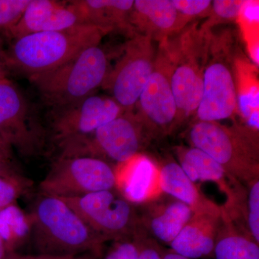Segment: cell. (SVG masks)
<instances>
[{
  "label": "cell",
  "instance_id": "74e56055",
  "mask_svg": "<svg viewBox=\"0 0 259 259\" xmlns=\"http://www.w3.org/2000/svg\"><path fill=\"white\" fill-rule=\"evenodd\" d=\"M163 259H190V258H186V257H185V256H182V255L177 254V253H175V252H174V251H172L171 250H164V252H163Z\"/></svg>",
  "mask_w": 259,
  "mask_h": 259
},
{
  "label": "cell",
  "instance_id": "30bf717a",
  "mask_svg": "<svg viewBox=\"0 0 259 259\" xmlns=\"http://www.w3.org/2000/svg\"><path fill=\"white\" fill-rule=\"evenodd\" d=\"M153 40L134 34L124 46L122 55L108 71L102 87L125 111L132 112L146 86L156 59Z\"/></svg>",
  "mask_w": 259,
  "mask_h": 259
},
{
  "label": "cell",
  "instance_id": "f1b7e54d",
  "mask_svg": "<svg viewBox=\"0 0 259 259\" xmlns=\"http://www.w3.org/2000/svg\"><path fill=\"white\" fill-rule=\"evenodd\" d=\"M246 225L248 233L259 243V179L247 184Z\"/></svg>",
  "mask_w": 259,
  "mask_h": 259
},
{
  "label": "cell",
  "instance_id": "484cf974",
  "mask_svg": "<svg viewBox=\"0 0 259 259\" xmlns=\"http://www.w3.org/2000/svg\"><path fill=\"white\" fill-rule=\"evenodd\" d=\"M30 185L31 182L22 175L0 177V212L17 202Z\"/></svg>",
  "mask_w": 259,
  "mask_h": 259
},
{
  "label": "cell",
  "instance_id": "52a82bcc",
  "mask_svg": "<svg viewBox=\"0 0 259 259\" xmlns=\"http://www.w3.org/2000/svg\"><path fill=\"white\" fill-rule=\"evenodd\" d=\"M61 199L106 242L133 238L139 228L137 206L116 189Z\"/></svg>",
  "mask_w": 259,
  "mask_h": 259
},
{
  "label": "cell",
  "instance_id": "4dcf8cb0",
  "mask_svg": "<svg viewBox=\"0 0 259 259\" xmlns=\"http://www.w3.org/2000/svg\"><path fill=\"white\" fill-rule=\"evenodd\" d=\"M134 238L139 247V259H163L164 249L142 228H137Z\"/></svg>",
  "mask_w": 259,
  "mask_h": 259
},
{
  "label": "cell",
  "instance_id": "cb8c5ba5",
  "mask_svg": "<svg viewBox=\"0 0 259 259\" xmlns=\"http://www.w3.org/2000/svg\"><path fill=\"white\" fill-rule=\"evenodd\" d=\"M32 222L17 202L0 212V237L10 253L17 252L32 236Z\"/></svg>",
  "mask_w": 259,
  "mask_h": 259
},
{
  "label": "cell",
  "instance_id": "603a6c76",
  "mask_svg": "<svg viewBox=\"0 0 259 259\" xmlns=\"http://www.w3.org/2000/svg\"><path fill=\"white\" fill-rule=\"evenodd\" d=\"M237 95V112L245 125L258 131L259 88L258 66L238 57L233 61Z\"/></svg>",
  "mask_w": 259,
  "mask_h": 259
},
{
  "label": "cell",
  "instance_id": "7a4b0ae2",
  "mask_svg": "<svg viewBox=\"0 0 259 259\" xmlns=\"http://www.w3.org/2000/svg\"><path fill=\"white\" fill-rule=\"evenodd\" d=\"M112 32L91 24L56 31L37 32L15 39L5 51L8 70L30 76L56 69L89 48L100 45Z\"/></svg>",
  "mask_w": 259,
  "mask_h": 259
},
{
  "label": "cell",
  "instance_id": "9c48e42d",
  "mask_svg": "<svg viewBox=\"0 0 259 259\" xmlns=\"http://www.w3.org/2000/svg\"><path fill=\"white\" fill-rule=\"evenodd\" d=\"M115 188V166L88 156H59L40 184L42 194L61 198Z\"/></svg>",
  "mask_w": 259,
  "mask_h": 259
},
{
  "label": "cell",
  "instance_id": "d590c367",
  "mask_svg": "<svg viewBox=\"0 0 259 259\" xmlns=\"http://www.w3.org/2000/svg\"><path fill=\"white\" fill-rule=\"evenodd\" d=\"M8 66H7L6 57H5V51L0 47V79L8 76Z\"/></svg>",
  "mask_w": 259,
  "mask_h": 259
},
{
  "label": "cell",
  "instance_id": "277c9868",
  "mask_svg": "<svg viewBox=\"0 0 259 259\" xmlns=\"http://www.w3.org/2000/svg\"><path fill=\"white\" fill-rule=\"evenodd\" d=\"M108 71L106 52L99 45L89 48L56 69L28 78L44 102L56 109L93 95Z\"/></svg>",
  "mask_w": 259,
  "mask_h": 259
},
{
  "label": "cell",
  "instance_id": "8fae6325",
  "mask_svg": "<svg viewBox=\"0 0 259 259\" xmlns=\"http://www.w3.org/2000/svg\"><path fill=\"white\" fill-rule=\"evenodd\" d=\"M171 41L159 42L154 67L140 95L136 117L150 132L170 134L177 125V107L171 86Z\"/></svg>",
  "mask_w": 259,
  "mask_h": 259
},
{
  "label": "cell",
  "instance_id": "4fadbf2b",
  "mask_svg": "<svg viewBox=\"0 0 259 259\" xmlns=\"http://www.w3.org/2000/svg\"><path fill=\"white\" fill-rule=\"evenodd\" d=\"M228 56L209 47L204 72L203 93L196 115L198 121L219 122L237 112L236 82Z\"/></svg>",
  "mask_w": 259,
  "mask_h": 259
},
{
  "label": "cell",
  "instance_id": "8d00e7d4",
  "mask_svg": "<svg viewBox=\"0 0 259 259\" xmlns=\"http://www.w3.org/2000/svg\"><path fill=\"white\" fill-rule=\"evenodd\" d=\"M10 252L7 248L4 241L0 237V259H9Z\"/></svg>",
  "mask_w": 259,
  "mask_h": 259
},
{
  "label": "cell",
  "instance_id": "e575fe53",
  "mask_svg": "<svg viewBox=\"0 0 259 259\" xmlns=\"http://www.w3.org/2000/svg\"><path fill=\"white\" fill-rule=\"evenodd\" d=\"M0 156L13 161V151L0 136Z\"/></svg>",
  "mask_w": 259,
  "mask_h": 259
},
{
  "label": "cell",
  "instance_id": "836d02e7",
  "mask_svg": "<svg viewBox=\"0 0 259 259\" xmlns=\"http://www.w3.org/2000/svg\"><path fill=\"white\" fill-rule=\"evenodd\" d=\"M21 175L14 162L0 156V177L16 176Z\"/></svg>",
  "mask_w": 259,
  "mask_h": 259
},
{
  "label": "cell",
  "instance_id": "e0dca14e",
  "mask_svg": "<svg viewBox=\"0 0 259 259\" xmlns=\"http://www.w3.org/2000/svg\"><path fill=\"white\" fill-rule=\"evenodd\" d=\"M162 195L140 204L139 227L156 241L170 245L194 212L183 202Z\"/></svg>",
  "mask_w": 259,
  "mask_h": 259
},
{
  "label": "cell",
  "instance_id": "83f0119b",
  "mask_svg": "<svg viewBox=\"0 0 259 259\" xmlns=\"http://www.w3.org/2000/svg\"><path fill=\"white\" fill-rule=\"evenodd\" d=\"M30 0H0V35L7 34L22 18Z\"/></svg>",
  "mask_w": 259,
  "mask_h": 259
},
{
  "label": "cell",
  "instance_id": "7402d4cb",
  "mask_svg": "<svg viewBox=\"0 0 259 259\" xmlns=\"http://www.w3.org/2000/svg\"><path fill=\"white\" fill-rule=\"evenodd\" d=\"M212 257L214 259H259V243L245 228L231 219L223 207Z\"/></svg>",
  "mask_w": 259,
  "mask_h": 259
},
{
  "label": "cell",
  "instance_id": "4316f807",
  "mask_svg": "<svg viewBox=\"0 0 259 259\" xmlns=\"http://www.w3.org/2000/svg\"><path fill=\"white\" fill-rule=\"evenodd\" d=\"M244 3V0L212 1L209 20L202 25V28L210 31L211 27L218 23L236 20Z\"/></svg>",
  "mask_w": 259,
  "mask_h": 259
},
{
  "label": "cell",
  "instance_id": "f546056e",
  "mask_svg": "<svg viewBox=\"0 0 259 259\" xmlns=\"http://www.w3.org/2000/svg\"><path fill=\"white\" fill-rule=\"evenodd\" d=\"M179 14L186 21L197 18L209 16L212 8V1L209 0H171Z\"/></svg>",
  "mask_w": 259,
  "mask_h": 259
},
{
  "label": "cell",
  "instance_id": "8992f818",
  "mask_svg": "<svg viewBox=\"0 0 259 259\" xmlns=\"http://www.w3.org/2000/svg\"><path fill=\"white\" fill-rule=\"evenodd\" d=\"M145 127L132 112L125 111L93 134L59 147V156H88L123 163L141 153Z\"/></svg>",
  "mask_w": 259,
  "mask_h": 259
},
{
  "label": "cell",
  "instance_id": "d6986e66",
  "mask_svg": "<svg viewBox=\"0 0 259 259\" xmlns=\"http://www.w3.org/2000/svg\"><path fill=\"white\" fill-rule=\"evenodd\" d=\"M221 214L222 211L221 213H193L170 243L172 251L190 259L212 257Z\"/></svg>",
  "mask_w": 259,
  "mask_h": 259
},
{
  "label": "cell",
  "instance_id": "d6a6232c",
  "mask_svg": "<svg viewBox=\"0 0 259 259\" xmlns=\"http://www.w3.org/2000/svg\"><path fill=\"white\" fill-rule=\"evenodd\" d=\"M93 255H55L49 254H21L18 252L10 253L9 259H97Z\"/></svg>",
  "mask_w": 259,
  "mask_h": 259
},
{
  "label": "cell",
  "instance_id": "d4e9b609",
  "mask_svg": "<svg viewBox=\"0 0 259 259\" xmlns=\"http://www.w3.org/2000/svg\"><path fill=\"white\" fill-rule=\"evenodd\" d=\"M258 1H245L237 18L251 60L258 66Z\"/></svg>",
  "mask_w": 259,
  "mask_h": 259
},
{
  "label": "cell",
  "instance_id": "44dd1931",
  "mask_svg": "<svg viewBox=\"0 0 259 259\" xmlns=\"http://www.w3.org/2000/svg\"><path fill=\"white\" fill-rule=\"evenodd\" d=\"M85 23L134 35L129 23L133 0H74Z\"/></svg>",
  "mask_w": 259,
  "mask_h": 259
},
{
  "label": "cell",
  "instance_id": "2e32d148",
  "mask_svg": "<svg viewBox=\"0 0 259 259\" xmlns=\"http://www.w3.org/2000/svg\"><path fill=\"white\" fill-rule=\"evenodd\" d=\"M116 190L135 205L158 198L163 194L160 187V166L143 153L115 166Z\"/></svg>",
  "mask_w": 259,
  "mask_h": 259
},
{
  "label": "cell",
  "instance_id": "5bb4252c",
  "mask_svg": "<svg viewBox=\"0 0 259 259\" xmlns=\"http://www.w3.org/2000/svg\"><path fill=\"white\" fill-rule=\"evenodd\" d=\"M176 155L181 168L191 181L214 182L226 195L223 208L228 214L241 216L246 210L247 189L226 173L217 161L195 147H177Z\"/></svg>",
  "mask_w": 259,
  "mask_h": 259
},
{
  "label": "cell",
  "instance_id": "ffe728a7",
  "mask_svg": "<svg viewBox=\"0 0 259 259\" xmlns=\"http://www.w3.org/2000/svg\"><path fill=\"white\" fill-rule=\"evenodd\" d=\"M160 187L163 194L183 202L194 213H221V206L207 198L186 175L177 162L160 166Z\"/></svg>",
  "mask_w": 259,
  "mask_h": 259
},
{
  "label": "cell",
  "instance_id": "ac0fdd59",
  "mask_svg": "<svg viewBox=\"0 0 259 259\" xmlns=\"http://www.w3.org/2000/svg\"><path fill=\"white\" fill-rule=\"evenodd\" d=\"M129 23L134 33L160 42L183 30L188 22L179 14L171 0H136Z\"/></svg>",
  "mask_w": 259,
  "mask_h": 259
},
{
  "label": "cell",
  "instance_id": "3957f363",
  "mask_svg": "<svg viewBox=\"0 0 259 259\" xmlns=\"http://www.w3.org/2000/svg\"><path fill=\"white\" fill-rule=\"evenodd\" d=\"M258 131L245 125L197 121L191 127L192 147L208 154L230 176L246 186L259 179Z\"/></svg>",
  "mask_w": 259,
  "mask_h": 259
},
{
  "label": "cell",
  "instance_id": "ba28073f",
  "mask_svg": "<svg viewBox=\"0 0 259 259\" xmlns=\"http://www.w3.org/2000/svg\"><path fill=\"white\" fill-rule=\"evenodd\" d=\"M0 136L23 157H35L45 147V131L36 114L8 76L0 79Z\"/></svg>",
  "mask_w": 259,
  "mask_h": 259
},
{
  "label": "cell",
  "instance_id": "7c38bea8",
  "mask_svg": "<svg viewBox=\"0 0 259 259\" xmlns=\"http://www.w3.org/2000/svg\"><path fill=\"white\" fill-rule=\"evenodd\" d=\"M124 112L112 97L95 95L67 106L53 109L52 139L61 147L93 134Z\"/></svg>",
  "mask_w": 259,
  "mask_h": 259
},
{
  "label": "cell",
  "instance_id": "6da1fadb",
  "mask_svg": "<svg viewBox=\"0 0 259 259\" xmlns=\"http://www.w3.org/2000/svg\"><path fill=\"white\" fill-rule=\"evenodd\" d=\"M30 214L31 238L37 253L97 257L101 254L106 241L60 197L42 194Z\"/></svg>",
  "mask_w": 259,
  "mask_h": 259
},
{
  "label": "cell",
  "instance_id": "1f68e13d",
  "mask_svg": "<svg viewBox=\"0 0 259 259\" xmlns=\"http://www.w3.org/2000/svg\"><path fill=\"white\" fill-rule=\"evenodd\" d=\"M137 243L133 238L113 241L103 259H139Z\"/></svg>",
  "mask_w": 259,
  "mask_h": 259
},
{
  "label": "cell",
  "instance_id": "5b68a950",
  "mask_svg": "<svg viewBox=\"0 0 259 259\" xmlns=\"http://www.w3.org/2000/svg\"><path fill=\"white\" fill-rule=\"evenodd\" d=\"M210 32L195 25L171 42V86L177 124L196 113L203 93L204 72L209 58Z\"/></svg>",
  "mask_w": 259,
  "mask_h": 259
},
{
  "label": "cell",
  "instance_id": "9a60e30c",
  "mask_svg": "<svg viewBox=\"0 0 259 259\" xmlns=\"http://www.w3.org/2000/svg\"><path fill=\"white\" fill-rule=\"evenodd\" d=\"M81 24L86 23L73 1L30 0L19 23L7 35L15 40L30 34L64 30Z\"/></svg>",
  "mask_w": 259,
  "mask_h": 259
}]
</instances>
